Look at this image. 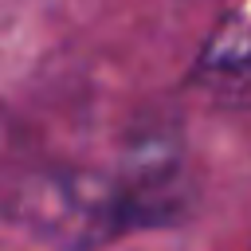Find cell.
Wrapping results in <instances>:
<instances>
[{
	"label": "cell",
	"instance_id": "3957f363",
	"mask_svg": "<svg viewBox=\"0 0 251 251\" xmlns=\"http://www.w3.org/2000/svg\"><path fill=\"white\" fill-rule=\"evenodd\" d=\"M192 86L224 110H251V31L220 27L192 67Z\"/></svg>",
	"mask_w": 251,
	"mask_h": 251
},
{
	"label": "cell",
	"instance_id": "6da1fadb",
	"mask_svg": "<svg viewBox=\"0 0 251 251\" xmlns=\"http://www.w3.org/2000/svg\"><path fill=\"white\" fill-rule=\"evenodd\" d=\"M8 212L24 231L63 251H90L126 227L118 180L75 169L27 176L20 188H12Z\"/></svg>",
	"mask_w": 251,
	"mask_h": 251
},
{
	"label": "cell",
	"instance_id": "7a4b0ae2",
	"mask_svg": "<svg viewBox=\"0 0 251 251\" xmlns=\"http://www.w3.org/2000/svg\"><path fill=\"white\" fill-rule=\"evenodd\" d=\"M118 192H122L126 227H133V224H173L184 212V200H188L176 145L157 129L137 137L129 145V161H126V173L118 180Z\"/></svg>",
	"mask_w": 251,
	"mask_h": 251
}]
</instances>
